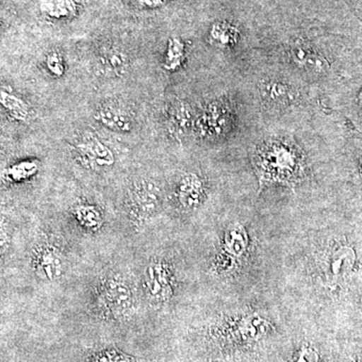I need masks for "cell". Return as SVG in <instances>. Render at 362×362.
<instances>
[{"mask_svg":"<svg viewBox=\"0 0 362 362\" xmlns=\"http://www.w3.org/2000/svg\"><path fill=\"white\" fill-rule=\"evenodd\" d=\"M252 161L258 176L259 192L276 183L294 188L306 176L303 151L289 138L274 137L259 143L252 150Z\"/></svg>","mask_w":362,"mask_h":362,"instance_id":"obj_1","label":"cell"},{"mask_svg":"<svg viewBox=\"0 0 362 362\" xmlns=\"http://www.w3.org/2000/svg\"><path fill=\"white\" fill-rule=\"evenodd\" d=\"M249 250L250 238L244 226L237 223L230 226L223 238L214 269L220 273H232L247 258Z\"/></svg>","mask_w":362,"mask_h":362,"instance_id":"obj_2","label":"cell"},{"mask_svg":"<svg viewBox=\"0 0 362 362\" xmlns=\"http://www.w3.org/2000/svg\"><path fill=\"white\" fill-rule=\"evenodd\" d=\"M356 255L349 245H338L324 252L320 265L328 287H337L354 270Z\"/></svg>","mask_w":362,"mask_h":362,"instance_id":"obj_3","label":"cell"},{"mask_svg":"<svg viewBox=\"0 0 362 362\" xmlns=\"http://www.w3.org/2000/svg\"><path fill=\"white\" fill-rule=\"evenodd\" d=\"M269 321L259 316V314L252 313L240 317L232 324L226 325V337L233 341L240 343H251L258 341L265 337L270 329Z\"/></svg>","mask_w":362,"mask_h":362,"instance_id":"obj_4","label":"cell"},{"mask_svg":"<svg viewBox=\"0 0 362 362\" xmlns=\"http://www.w3.org/2000/svg\"><path fill=\"white\" fill-rule=\"evenodd\" d=\"M100 303L109 313L123 315L132 307V292L123 281L109 279L102 286Z\"/></svg>","mask_w":362,"mask_h":362,"instance_id":"obj_5","label":"cell"},{"mask_svg":"<svg viewBox=\"0 0 362 362\" xmlns=\"http://www.w3.org/2000/svg\"><path fill=\"white\" fill-rule=\"evenodd\" d=\"M130 199L133 213L139 218L153 216L160 204L158 187L146 180L134 183L130 192Z\"/></svg>","mask_w":362,"mask_h":362,"instance_id":"obj_6","label":"cell"},{"mask_svg":"<svg viewBox=\"0 0 362 362\" xmlns=\"http://www.w3.org/2000/svg\"><path fill=\"white\" fill-rule=\"evenodd\" d=\"M76 148L81 159L84 161L85 165L88 168L92 169L110 168L115 162L111 150L96 138H90L89 140L78 143Z\"/></svg>","mask_w":362,"mask_h":362,"instance_id":"obj_7","label":"cell"},{"mask_svg":"<svg viewBox=\"0 0 362 362\" xmlns=\"http://www.w3.org/2000/svg\"><path fill=\"white\" fill-rule=\"evenodd\" d=\"M146 286L149 296L157 302L166 301L171 297V276L164 264L153 263L147 268Z\"/></svg>","mask_w":362,"mask_h":362,"instance_id":"obj_8","label":"cell"},{"mask_svg":"<svg viewBox=\"0 0 362 362\" xmlns=\"http://www.w3.org/2000/svg\"><path fill=\"white\" fill-rule=\"evenodd\" d=\"M35 271L40 278L47 281H54L63 275L65 262L58 250L52 247H45L37 252L35 257Z\"/></svg>","mask_w":362,"mask_h":362,"instance_id":"obj_9","label":"cell"},{"mask_svg":"<svg viewBox=\"0 0 362 362\" xmlns=\"http://www.w3.org/2000/svg\"><path fill=\"white\" fill-rule=\"evenodd\" d=\"M261 93L264 101L274 108H284L294 103L298 97L295 88L277 80L265 83L262 86Z\"/></svg>","mask_w":362,"mask_h":362,"instance_id":"obj_10","label":"cell"},{"mask_svg":"<svg viewBox=\"0 0 362 362\" xmlns=\"http://www.w3.org/2000/svg\"><path fill=\"white\" fill-rule=\"evenodd\" d=\"M293 62L300 68L312 73H320L327 68V61L310 47L304 42H296L290 49Z\"/></svg>","mask_w":362,"mask_h":362,"instance_id":"obj_11","label":"cell"},{"mask_svg":"<svg viewBox=\"0 0 362 362\" xmlns=\"http://www.w3.org/2000/svg\"><path fill=\"white\" fill-rule=\"evenodd\" d=\"M178 201L185 209H194L201 204L204 195V185L199 176L187 175L183 176L178 185Z\"/></svg>","mask_w":362,"mask_h":362,"instance_id":"obj_12","label":"cell"},{"mask_svg":"<svg viewBox=\"0 0 362 362\" xmlns=\"http://www.w3.org/2000/svg\"><path fill=\"white\" fill-rule=\"evenodd\" d=\"M230 115L223 107L209 106L199 120L202 132L206 135H221L228 129Z\"/></svg>","mask_w":362,"mask_h":362,"instance_id":"obj_13","label":"cell"},{"mask_svg":"<svg viewBox=\"0 0 362 362\" xmlns=\"http://www.w3.org/2000/svg\"><path fill=\"white\" fill-rule=\"evenodd\" d=\"M96 119L109 129L128 132L132 129V120L127 114L115 107L104 106L97 111Z\"/></svg>","mask_w":362,"mask_h":362,"instance_id":"obj_14","label":"cell"},{"mask_svg":"<svg viewBox=\"0 0 362 362\" xmlns=\"http://www.w3.org/2000/svg\"><path fill=\"white\" fill-rule=\"evenodd\" d=\"M1 104L16 120L25 121L28 119V114H30L28 105L20 98L9 94L6 90H2Z\"/></svg>","mask_w":362,"mask_h":362,"instance_id":"obj_15","label":"cell"},{"mask_svg":"<svg viewBox=\"0 0 362 362\" xmlns=\"http://www.w3.org/2000/svg\"><path fill=\"white\" fill-rule=\"evenodd\" d=\"M238 35L239 33L237 28L228 23H218L214 25L211 33V40H214V44L223 47H233L237 42Z\"/></svg>","mask_w":362,"mask_h":362,"instance_id":"obj_16","label":"cell"},{"mask_svg":"<svg viewBox=\"0 0 362 362\" xmlns=\"http://www.w3.org/2000/svg\"><path fill=\"white\" fill-rule=\"evenodd\" d=\"M75 214L78 223L89 230H97L102 225V216L96 207L84 204L76 209Z\"/></svg>","mask_w":362,"mask_h":362,"instance_id":"obj_17","label":"cell"},{"mask_svg":"<svg viewBox=\"0 0 362 362\" xmlns=\"http://www.w3.org/2000/svg\"><path fill=\"white\" fill-rule=\"evenodd\" d=\"M76 9L75 0H47L45 2V11L52 18H68L76 13Z\"/></svg>","mask_w":362,"mask_h":362,"instance_id":"obj_18","label":"cell"},{"mask_svg":"<svg viewBox=\"0 0 362 362\" xmlns=\"http://www.w3.org/2000/svg\"><path fill=\"white\" fill-rule=\"evenodd\" d=\"M185 58V47L177 39L169 40L168 52L164 59V68L168 71H175L180 68Z\"/></svg>","mask_w":362,"mask_h":362,"instance_id":"obj_19","label":"cell"},{"mask_svg":"<svg viewBox=\"0 0 362 362\" xmlns=\"http://www.w3.org/2000/svg\"><path fill=\"white\" fill-rule=\"evenodd\" d=\"M171 119H173L171 121H173V125L175 126V129L182 132L189 126L192 117H190V111L188 110L187 106L180 103L173 109Z\"/></svg>","mask_w":362,"mask_h":362,"instance_id":"obj_20","label":"cell"},{"mask_svg":"<svg viewBox=\"0 0 362 362\" xmlns=\"http://www.w3.org/2000/svg\"><path fill=\"white\" fill-rule=\"evenodd\" d=\"M45 66L54 77H62L65 74V63L58 52H52L47 54V59H45Z\"/></svg>","mask_w":362,"mask_h":362,"instance_id":"obj_21","label":"cell"},{"mask_svg":"<svg viewBox=\"0 0 362 362\" xmlns=\"http://www.w3.org/2000/svg\"><path fill=\"white\" fill-rule=\"evenodd\" d=\"M104 62L112 70L118 71L125 68L127 58L122 52L112 51L105 54Z\"/></svg>","mask_w":362,"mask_h":362,"instance_id":"obj_22","label":"cell"},{"mask_svg":"<svg viewBox=\"0 0 362 362\" xmlns=\"http://www.w3.org/2000/svg\"><path fill=\"white\" fill-rule=\"evenodd\" d=\"M35 169V164L28 163V162H23V163L18 164L14 166L13 168L11 169V175L13 180H23L26 176L32 175Z\"/></svg>","mask_w":362,"mask_h":362,"instance_id":"obj_23","label":"cell"},{"mask_svg":"<svg viewBox=\"0 0 362 362\" xmlns=\"http://www.w3.org/2000/svg\"><path fill=\"white\" fill-rule=\"evenodd\" d=\"M294 362H318V356L315 350L312 349L311 347L304 346L298 352Z\"/></svg>","mask_w":362,"mask_h":362,"instance_id":"obj_24","label":"cell"},{"mask_svg":"<svg viewBox=\"0 0 362 362\" xmlns=\"http://www.w3.org/2000/svg\"><path fill=\"white\" fill-rule=\"evenodd\" d=\"M142 6L156 7L160 6L162 0H138Z\"/></svg>","mask_w":362,"mask_h":362,"instance_id":"obj_25","label":"cell"},{"mask_svg":"<svg viewBox=\"0 0 362 362\" xmlns=\"http://www.w3.org/2000/svg\"><path fill=\"white\" fill-rule=\"evenodd\" d=\"M358 103H359V105H361V107L362 108V90L361 93H359V95H358Z\"/></svg>","mask_w":362,"mask_h":362,"instance_id":"obj_26","label":"cell"},{"mask_svg":"<svg viewBox=\"0 0 362 362\" xmlns=\"http://www.w3.org/2000/svg\"><path fill=\"white\" fill-rule=\"evenodd\" d=\"M361 173H362V160H361Z\"/></svg>","mask_w":362,"mask_h":362,"instance_id":"obj_27","label":"cell"}]
</instances>
